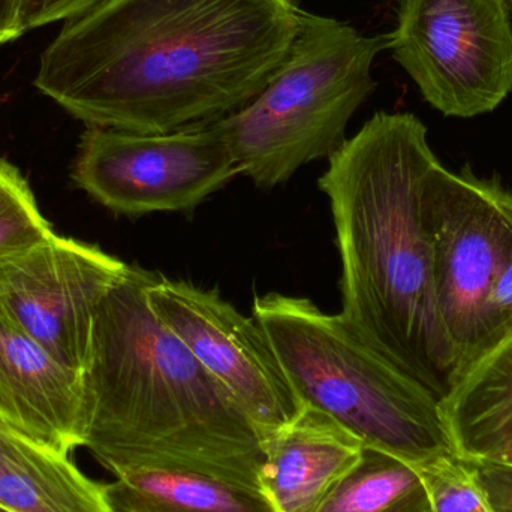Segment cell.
<instances>
[{
    "label": "cell",
    "mask_w": 512,
    "mask_h": 512,
    "mask_svg": "<svg viewBox=\"0 0 512 512\" xmlns=\"http://www.w3.org/2000/svg\"><path fill=\"white\" fill-rule=\"evenodd\" d=\"M300 15L297 0H104L63 23L33 84L87 126L209 125L264 89Z\"/></svg>",
    "instance_id": "1"
},
{
    "label": "cell",
    "mask_w": 512,
    "mask_h": 512,
    "mask_svg": "<svg viewBox=\"0 0 512 512\" xmlns=\"http://www.w3.org/2000/svg\"><path fill=\"white\" fill-rule=\"evenodd\" d=\"M436 161L417 116L379 111L328 158L318 186L342 262V315L442 403L460 376L421 218L424 177Z\"/></svg>",
    "instance_id": "2"
},
{
    "label": "cell",
    "mask_w": 512,
    "mask_h": 512,
    "mask_svg": "<svg viewBox=\"0 0 512 512\" xmlns=\"http://www.w3.org/2000/svg\"><path fill=\"white\" fill-rule=\"evenodd\" d=\"M153 276L128 265L96 313L83 447L114 475L174 469L259 490L258 429L153 312Z\"/></svg>",
    "instance_id": "3"
},
{
    "label": "cell",
    "mask_w": 512,
    "mask_h": 512,
    "mask_svg": "<svg viewBox=\"0 0 512 512\" xmlns=\"http://www.w3.org/2000/svg\"><path fill=\"white\" fill-rule=\"evenodd\" d=\"M254 319L300 402L330 415L364 447L414 466L457 456L441 403L342 313L271 292L256 298Z\"/></svg>",
    "instance_id": "4"
},
{
    "label": "cell",
    "mask_w": 512,
    "mask_h": 512,
    "mask_svg": "<svg viewBox=\"0 0 512 512\" xmlns=\"http://www.w3.org/2000/svg\"><path fill=\"white\" fill-rule=\"evenodd\" d=\"M388 47V35L366 36L345 21L301 11L291 50L264 89L213 123L240 174L270 189L330 158L375 90L373 63Z\"/></svg>",
    "instance_id": "5"
},
{
    "label": "cell",
    "mask_w": 512,
    "mask_h": 512,
    "mask_svg": "<svg viewBox=\"0 0 512 512\" xmlns=\"http://www.w3.org/2000/svg\"><path fill=\"white\" fill-rule=\"evenodd\" d=\"M421 218L432 248L442 324L463 376L490 349V298L512 245V189L481 179L469 165L436 161L424 177Z\"/></svg>",
    "instance_id": "6"
},
{
    "label": "cell",
    "mask_w": 512,
    "mask_h": 512,
    "mask_svg": "<svg viewBox=\"0 0 512 512\" xmlns=\"http://www.w3.org/2000/svg\"><path fill=\"white\" fill-rule=\"evenodd\" d=\"M396 62L447 117L495 111L512 92L510 0H397Z\"/></svg>",
    "instance_id": "7"
},
{
    "label": "cell",
    "mask_w": 512,
    "mask_h": 512,
    "mask_svg": "<svg viewBox=\"0 0 512 512\" xmlns=\"http://www.w3.org/2000/svg\"><path fill=\"white\" fill-rule=\"evenodd\" d=\"M72 180L117 215L188 212L240 171L213 123L164 134L87 126Z\"/></svg>",
    "instance_id": "8"
},
{
    "label": "cell",
    "mask_w": 512,
    "mask_h": 512,
    "mask_svg": "<svg viewBox=\"0 0 512 512\" xmlns=\"http://www.w3.org/2000/svg\"><path fill=\"white\" fill-rule=\"evenodd\" d=\"M147 297L156 316L233 396L261 438L300 412L303 403L254 318L216 291L156 273Z\"/></svg>",
    "instance_id": "9"
},
{
    "label": "cell",
    "mask_w": 512,
    "mask_h": 512,
    "mask_svg": "<svg viewBox=\"0 0 512 512\" xmlns=\"http://www.w3.org/2000/svg\"><path fill=\"white\" fill-rule=\"evenodd\" d=\"M128 264L53 236L0 262V309L63 366L83 373L96 313Z\"/></svg>",
    "instance_id": "10"
},
{
    "label": "cell",
    "mask_w": 512,
    "mask_h": 512,
    "mask_svg": "<svg viewBox=\"0 0 512 512\" xmlns=\"http://www.w3.org/2000/svg\"><path fill=\"white\" fill-rule=\"evenodd\" d=\"M0 423L60 453L84 442L83 373L51 357L2 309Z\"/></svg>",
    "instance_id": "11"
},
{
    "label": "cell",
    "mask_w": 512,
    "mask_h": 512,
    "mask_svg": "<svg viewBox=\"0 0 512 512\" xmlns=\"http://www.w3.org/2000/svg\"><path fill=\"white\" fill-rule=\"evenodd\" d=\"M259 490L276 512H318L357 465L364 444L330 415L309 405L261 438Z\"/></svg>",
    "instance_id": "12"
},
{
    "label": "cell",
    "mask_w": 512,
    "mask_h": 512,
    "mask_svg": "<svg viewBox=\"0 0 512 512\" xmlns=\"http://www.w3.org/2000/svg\"><path fill=\"white\" fill-rule=\"evenodd\" d=\"M441 408L459 459L512 465V336L463 376Z\"/></svg>",
    "instance_id": "13"
},
{
    "label": "cell",
    "mask_w": 512,
    "mask_h": 512,
    "mask_svg": "<svg viewBox=\"0 0 512 512\" xmlns=\"http://www.w3.org/2000/svg\"><path fill=\"white\" fill-rule=\"evenodd\" d=\"M0 507L9 512H113L104 486L84 477L68 454L2 423Z\"/></svg>",
    "instance_id": "14"
},
{
    "label": "cell",
    "mask_w": 512,
    "mask_h": 512,
    "mask_svg": "<svg viewBox=\"0 0 512 512\" xmlns=\"http://www.w3.org/2000/svg\"><path fill=\"white\" fill-rule=\"evenodd\" d=\"M105 484L113 512H276L252 487L174 469H137Z\"/></svg>",
    "instance_id": "15"
},
{
    "label": "cell",
    "mask_w": 512,
    "mask_h": 512,
    "mask_svg": "<svg viewBox=\"0 0 512 512\" xmlns=\"http://www.w3.org/2000/svg\"><path fill=\"white\" fill-rule=\"evenodd\" d=\"M318 512H433L420 472L378 448L364 447L357 465Z\"/></svg>",
    "instance_id": "16"
},
{
    "label": "cell",
    "mask_w": 512,
    "mask_h": 512,
    "mask_svg": "<svg viewBox=\"0 0 512 512\" xmlns=\"http://www.w3.org/2000/svg\"><path fill=\"white\" fill-rule=\"evenodd\" d=\"M53 234L26 179L14 165L0 159V262Z\"/></svg>",
    "instance_id": "17"
},
{
    "label": "cell",
    "mask_w": 512,
    "mask_h": 512,
    "mask_svg": "<svg viewBox=\"0 0 512 512\" xmlns=\"http://www.w3.org/2000/svg\"><path fill=\"white\" fill-rule=\"evenodd\" d=\"M415 468L423 478L433 512H493L471 469L459 457H441Z\"/></svg>",
    "instance_id": "18"
},
{
    "label": "cell",
    "mask_w": 512,
    "mask_h": 512,
    "mask_svg": "<svg viewBox=\"0 0 512 512\" xmlns=\"http://www.w3.org/2000/svg\"><path fill=\"white\" fill-rule=\"evenodd\" d=\"M104 0H21L20 23L23 33L56 21H66Z\"/></svg>",
    "instance_id": "19"
},
{
    "label": "cell",
    "mask_w": 512,
    "mask_h": 512,
    "mask_svg": "<svg viewBox=\"0 0 512 512\" xmlns=\"http://www.w3.org/2000/svg\"><path fill=\"white\" fill-rule=\"evenodd\" d=\"M465 462V460H463ZM493 512H512V465L465 462Z\"/></svg>",
    "instance_id": "20"
},
{
    "label": "cell",
    "mask_w": 512,
    "mask_h": 512,
    "mask_svg": "<svg viewBox=\"0 0 512 512\" xmlns=\"http://www.w3.org/2000/svg\"><path fill=\"white\" fill-rule=\"evenodd\" d=\"M489 331L492 351L512 336V245L490 298Z\"/></svg>",
    "instance_id": "21"
},
{
    "label": "cell",
    "mask_w": 512,
    "mask_h": 512,
    "mask_svg": "<svg viewBox=\"0 0 512 512\" xmlns=\"http://www.w3.org/2000/svg\"><path fill=\"white\" fill-rule=\"evenodd\" d=\"M20 12L21 0H0V45L24 35Z\"/></svg>",
    "instance_id": "22"
},
{
    "label": "cell",
    "mask_w": 512,
    "mask_h": 512,
    "mask_svg": "<svg viewBox=\"0 0 512 512\" xmlns=\"http://www.w3.org/2000/svg\"><path fill=\"white\" fill-rule=\"evenodd\" d=\"M0 512H9V511L5 510V508L0 507Z\"/></svg>",
    "instance_id": "23"
},
{
    "label": "cell",
    "mask_w": 512,
    "mask_h": 512,
    "mask_svg": "<svg viewBox=\"0 0 512 512\" xmlns=\"http://www.w3.org/2000/svg\"><path fill=\"white\" fill-rule=\"evenodd\" d=\"M510 5H511V11H512V0H510Z\"/></svg>",
    "instance_id": "24"
}]
</instances>
